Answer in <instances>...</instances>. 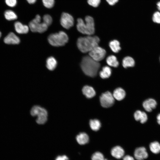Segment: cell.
<instances>
[{
	"mask_svg": "<svg viewBox=\"0 0 160 160\" xmlns=\"http://www.w3.org/2000/svg\"><path fill=\"white\" fill-rule=\"evenodd\" d=\"M100 41V39L97 36L87 35L79 38L77 40V45L81 52L86 53L89 52L98 46Z\"/></svg>",
	"mask_w": 160,
	"mask_h": 160,
	"instance_id": "1",
	"label": "cell"
},
{
	"mask_svg": "<svg viewBox=\"0 0 160 160\" xmlns=\"http://www.w3.org/2000/svg\"><path fill=\"white\" fill-rule=\"evenodd\" d=\"M80 65L86 75L93 77L97 75L100 65L99 62L95 60L89 56H86L83 57Z\"/></svg>",
	"mask_w": 160,
	"mask_h": 160,
	"instance_id": "2",
	"label": "cell"
},
{
	"mask_svg": "<svg viewBox=\"0 0 160 160\" xmlns=\"http://www.w3.org/2000/svg\"><path fill=\"white\" fill-rule=\"evenodd\" d=\"M76 28L80 33L87 35H93L95 32V23L92 17L87 16L85 18V21L81 18L77 20Z\"/></svg>",
	"mask_w": 160,
	"mask_h": 160,
	"instance_id": "3",
	"label": "cell"
},
{
	"mask_svg": "<svg viewBox=\"0 0 160 160\" xmlns=\"http://www.w3.org/2000/svg\"><path fill=\"white\" fill-rule=\"evenodd\" d=\"M68 35L65 32L62 31L51 34L48 37L49 43L54 47L64 46L68 42Z\"/></svg>",
	"mask_w": 160,
	"mask_h": 160,
	"instance_id": "4",
	"label": "cell"
},
{
	"mask_svg": "<svg viewBox=\"0 0 160 160\" xmlns=\"http://www.w3.org/2000/svg\"><path fill=\"white\" fill-rule=\"evenodd\" d=\"M101 106L105 108L112 106L114 103V98L113 95L109 91H107L102 94L100 97Z\"/></svg>",
	"mask_w": 160,
	"mask_h": 160,
	"instance_id": "5",
	"label": "cell"
},
{
	"mask_svg": "<svg viewBox=\"0 0 160 160\" xmlns=\"http://www.w3.org/2000/svg\"><path fill=\"white\" fill-rule=\"evenodd\" d=\"M106 54L105 50L98 46L89 52V56L95 60L99 62L105 57Z\"/></svg>",
	"mask_w": 160,
	"mask_h": 160,
	"instance_id": "6",
	"label": "cell"
},
{
	"mask_svg": "<svg viewBox=\"0 0 160 160\" xmlns=\"http://www.w3.org/2000/svg\"><path fill=\"white\" fill-rule=\"evenodd\" d=\"M60 21L62 26L67 29L72 27L74 23L73 17L70 14L66 12L62 13Z\"/></svg>",
	"mask_w": 160,
	"mask_h": 160,
	"instance_id": "7",
	"label": "cell"
},
{
	"mask_svg": "<svg viewBox=\"0 0 160 160\" xmlns=\"http://www.w3.org/2000/svg\"><path fill=\"white\" fill-rule=\"evenodd\" d=\"M41 17L37 15L35 18L31 21L29 24V27L31 31L38 32L41 25Z\"/></svg>",
	"mask_w": 160,
	"mask_h": 160,
	"instance_id": "8",
	"label": "cell"
},
{
	"mask_svg": "<svg viewBox=\"0 0 160 160\" xmlns=\"http://www.w3.org/2000/svg\"><path fill=\"white\" fill-rule=\"evenodd\" d=\"M134 156L135 159L137 160H143L148 158V153L145 147H140L135 149Z\"/></svg>",
	"mask_w": 160,
	"mask_h": 160,
	"instance_id": "9",
	"label": "cell"
},
{
	"mask_svg": "<svg viewBox=\"0 0 160 160\" xmlns=\"http://www.w3.org/2000/svg\"><path fill=\"white\" fill-rule=\"evenodd\" d=\"M31 115L33 116L39 117L44 116H47L48 113L46 109L39 105H35L31 109L30 111Z\"/></svg>",
	"mask_w": 160,
	"mask_h": 160,
	"instance_id": "10",
	"label": "cell"
},
{
	"mask_svg": "<svg viewBox=\"0 0 160 160\" xmlns=\"http://www.w3.org/2000/svg\"><path fill=\"white\" fill-rule=\"evenodd\" d=\"M157 105L156 101L152 98L147 99L144 100L143 103L142 105L144 109L148 112H151L155 109Z\"/></svg>",
	"mask_w": 160,
	"mask_h": 160,
	"instance_id": "11",
	"label": "cell"
},
{
	"mask_svg": "<svg viewBox=\"0 0 160 160\" xmlns=\"http://www.w3.org/2000/svg\"><path fill=\"white\" fill-rule=\"evenodd\" d=\"M4 41L7 44H16L20 43V39L14 33L10 32L4 38Z\"/></svg>",
	"mask_w": 160,
	"mask_h": 160,
	"instance_id": "12",
	"label": "cell"
},
{
	"mask_svg": "<svg viewBox=\"0 0 160 160\" xmlns=\"http://www.w3.org/2000/svg\"><path fill=\"white\" fill-rule=\"evenodd\" d=\"M111 153L113 157L119 159L124 156L125 152L124 149L121 147L116 146L112 148Z\"/></svg>",
	"mask_w": 160,
	"mask_h": 160,
	"instance_id": "13",
	"label": "cell"
},
{
	"mask_svg": "<svg viewBox=\"0 0 160 160\" xmlns=\"http://www.w3.org/2000/svg\"><path fill=\"white\" fill-rule=\"evenodd\" d=\"M15 29L16 32L20 34L27 33L29 31V27L26 25L23 24L19 21L15 22L14 23Z\"/></svg>",
	"mask_w": 160,
	"mask_h": 160,
	"instance_id": "14",
	"label": "cell"
},
{
	"mask_svg": "<svg viewBox=\"0 0 160 160\" xmlns=\"http://www.w3.org/2000/svg\"><path fill=\"white\" fill-rule=\"evenodd\" d=\"M134 116L136 121H139L142 124L145 123L148 119V116L146 113L139 110L135 112Z\"/></svg>",
	"mask_w": 160,
	"mask_h": 160,
	"instance_id": "15",
	"label": "cell"
},
{
	"mask_svg": "<svg viewBox=\"0 0 160 160\" xmlns=\"http://www.w3.org/2000/svg\"><path fill=\"white\" fill-rule=\"evenodd\" d=\"M82 92L86 97L91 98L96 95V92L94 88L90 86L86 85L82 89Z\"/></svg>",
	"mask_w": 160,
	"mask_h": 160,
	"instance_id": "16",
	"label": "cell"
},
{
	"mask_svg": "<svg viewBox=\"0 0 160 160\" xmlns=\"http://www.w3.org/2000/svg\"><path fill=\"white\" fill-rule=\"evenodd\" d=\"M76 139L79 144L84 145L88 143L89 138V136L86 133L81 132L76 136Z\"/></svg>",
	"mask_w": 160,
	"mask_h": 160,
	"instance_id": "17",
	"label": "cell"
},
{
	"mask_svg": "<svg viewBox=\"0 0 160 160\" xmlns=\"http://www.w3.org/2000/svg\"><path fill=\"white\" fill-rule=\"evenodd\" d=\"M113 95L114 98L120 101L125 97L126 92L122 88L119 87L115 89Z\"/></svg>",
	"mask_w": 160,
	"mask_h": 160,
	"instance_id": "18",
	"label": "cell"
},
{
	"mask_svg": "<svg viewBox=\"0 0 160 160\" xmlns=\"http://www.w3.org/2000/svg\"><path fill=\"white\" fill-rule=\"evenodd\" d=\"M57 64L56 60L53 57H48L46 60V66L49 70H54L56 67Z\"/></svg>",
	"mask_w": 160,
	"mask_h": 160,
	"instance_id": "19",
	"label": "cell"
},
{
	"mask_svg": "<svg viewBox=\"0 0 160 160\" xmlns=\"http://www.w3.org/2000/svg\"><path fill=\"white\" fill-rule=\"evenodd\" d=\"M112 71L110 67L105 66L103 67L102 70L99 72L100 77L103 79L109 78L111 74Z\"/></svg>",
	"mask_w": 160,
	"mask_h": 160,
	"instance_id": "20",
	"label": "cell"
},
{
	"mask_svg": "<svg viewBox=\"0 0 160 160\" xmlns=\"http://www.w3.org/2000/svg\"><path fill=\"white\" fill-rule=\"evenodd\" d=\"M109 46L111 50L115 53H118L121 49L120 42L116 40L111 41L109 43Z\"/></svg>",
	"mask_w": 160,
	"mask_h": 160,
	"instance_id": "21",
	"label": "cell"
},
{
	"mask_svg": "<svg viewBox=\"0 0 160 160\" xmlns=\"http://www.w3.org/2000/svg\"><path fill=\"white\" fill-rule=\"evenodd\" d=\"M135 61L131 57L127 56L124 58L122 61V65L125 68L131 67L134 66Z\"/></svg>",
	"mask_w": 160,
	"mask_h": 160,
	"instance_id": "22",
	"label": "cell"
},
{
	"mask_svg": "<svg viewBox=\"0 0 160 160\" xmlns=\"http://www.w3.org/2000/svg\"><path fill=\"white\" fill-rule=\"evenodd\" d=\"M106 62L109 65L114 68L117 67L119 64L116 57L113 55L108 56L106 58Z\"/></svg>",
	"mask_w": 160,
	"mask_h": 160,
	"instance_id": "23",
	"label": "cell"
},
{
	"mask_svg": "<svg viewBox=\"0 0 160 160\" xmlns=\"http://www.w3.org/2000/svg\"><path fill=\"white\" fill-rule=\"evenodd\" d=\"M89 124L91 129L95 131L98 130L101 126L100 121L97 119L90 120L89 121Z\"/></svg>",
	"mask_w": 160,
	"mask_h": 160,
	"instance_id": "24",
	"label": "cell"
},
{
	"mask_svg": "<svg viewBox=\"0 0 160 160\" xmlns=\"http://www.w3.org/2000/svg\"><path fill=\"white\" fill-rule=\"evenodd\" d=\"M150 151L154 154H158L160 152V143L158 141L151 142L149 145Z\"/></svg>",
	"mask_w": 160,
	"mask_h": 160,
	"instance_id": "25",
	"label": "cell"
},
{
	"mask_svg": "<svg viewBox=\"0 0 160 160\" xmlns=\"http://www.w3.org/2000/svg\"><path fill=\"white\" fill-rule=\"evenodd\" d=\"M5 18L8 20H12L17 18V16L13 11L10 10H7L4 13Z\"/></svg>",
	"mask_w": 160,
	"mask_h": 160,
	"instance_id": "26",
	"label": "cell"
},
{
	"mask_svg": "<svg viewBox=\"0 0 160 160\" xmlns=\"http://www.w3.org/2000/svg\"><path fill=\"white\" fill-rule=\"evenodd\" d=\"M103 154L101 152L97 151L94 153L92 156V160H104Z\"/></svg>",
	"mask_w": 160,
	"mask_h": 160,
	"instance_id": "27",
	"label": "cell"
},
{
	"mask_svg": "<svg viewBox=\"0 0 160 160\" xmlns=\"http://www.w3.org/2000/svg\"><path fill=\"white\" fill-rule=\"evenodd\" d=\"M44 6L47 8H51L54 6L55 0H42Z\"/></svg>",
	"mask_w": 160,
	"mask_h": 160,
	"instance_id": "28",
	"label": "cell"
},
{
	"mask_svg": "<svg viewBox=\"0 0 160 160\" xmlns=\"http://www.w3.org/2000/svg\"><path fill=\"white\" fill-rule=\"evenodd\" d=\"M43 22L48 26L50 25L52 22L51 16L49 14L45 15L43 17Z\"/></svg>",
	"mask_w": 160,
	"mask_h": 160,
	"instance_id": "29",
	"label": "cell"
},
{
	"mask_svg": "<svg viewBox=\"0 0 160 160\" xmlns=\"http://www.w3.org/2000/svg\"><path fill=\"white\" fill-rule=\"evenodd\" d=\"M152 20L153 22L159 24H160V12H156L153 14L152 17Z\"/></svg>",
	"mask_w": 160,
	"mask_h": 160,
	"instance_id": "30",
	"label": "cell"
},
{
	"mask_svg": "<svg viewBox=\"0 0 160 160\" xmlns=\"http://www.w3.org/2000/svg\"><path fill=\"white\" fill-rule=\"evenodd\" d=\"M101 0H87L88 4L93 7H97L100 3Z\"/></svg>",
	"mask_w": 160,
	"mask_h": 160,
	"instance_id": "31",
	"label": "cell"
},
{
	"mask_svg": "<svg viewBox=\"0 0 160 160\" xmlns=\"http://www.w3.org/2000/svg\"><path fill=\"white\" fill-rule=\"evenodd\" d=\"M6 4L10 7H15L17 3V0H5Z\"/></svg>",
	"mask_w": 160,
	"mask_h": 160,
	"instance_id": "32",
	"label": "cell"
},
{
	"mask_svg": "<svg viewBox=\"0 0 160 160\" xmlns=\"http://www.w3.org/2000/svg\"><path fill=\"white\" fill-rule=\"evenodd\" d=\"M68 158L65 155L58 156L56 159L55 160H68Z\"/></svg>",
	"mask_w": 160,
	"mask_h": 160,
	"instance_id": "33",
	"label": "cell"
},
{
	"mask_svg": "<svg viewBox=\"0 0 160 160\" xmlns=\"http://www.w3.org/2000/svg\"><path fill=\"white\" fill-rule=\"evenodd\" d=\"M108 3L110 5H113L117 3L119 0H106Z\"/></svg>",
	"mask_w": 160,
	"mask_h": 160,
	"instance_id": "34",
	"label": "cell"
},
{
	"mask_svg": "<svg viewBox=\"0 0 160 160\" xmlns=\"http://www.w3.org/2000/svg\"><path fill=\"white\" fill-rule=\"evenodd\" d=\"M123 160H135L134 158L132 156L127 155L124 156L123 158Z\"/></svg>",
	"mask_w": 160,
	"mask_h": 160,
	"instance_id": "35",
	"label": "cell"
},
{
	"mask_svg": "<svg viewBox=\"0 0 160 160\" xmlns=\"http://www.w3.org/2000/svg\"><path fill=\"white\" fill-rule=\"evenodd\" d=\"M157 122L160 125V113L158 114L156 117Z\"/></svg>",
	"mask_w": 160,
	"mask_h": 160,
	"instance_id": "36",
	"label": "cell"
},
{
	"mask_svg": "<svg viewBox=\"0 0 160 160\" xmlns=\"http://www.w3.org/2000/svg\"><path fill=\"white\" fill-rule=\"evenodd\" d=\"M26 1L29 4H32L35 3L36 0H26Z\"/></svg>",
	"mask_w": 160,
	"mask_h": 160,
	"instance_id": "37",
	"label": "cell"
},
{
	"mask_svg": "<svg viewBox=\"0 0 160 160\" xmlns=\"http://www.w3.org/2000/svg\"><path fill=\"white\" fill-rule=\"evenodd\" d=\"M158 10L160 11V1L158 2L156 4Z\"/></svg>",
	"mask_w": 160,
	"mask_h": 160,
	"instance_id": "38",
	"label": "cell"
},
{
	"mask_svg": "<svg viewBox=\"0 0 160 160\" xmlns=\"http://www.w3.org/2000/svg\"><path fill=\"white\" fill-rule=\"evenodd\" d=\"M1 32L0 31V38H1Z\"/></svg>",
	"mask_w": 160,
	"mask_h": 160,
	"instance_id": "39",
	"label": "cell"
},
{
	"mask_svg": "<svg viewBox=\"0 0 160 160\" xmlns=\"http://www.w3.org/2000/svg\"><path fill=\"white\" fill-rule=\"evenodd\" d=\"M104 160H108L106 159H104Z\"/></svg>",
	"mask_w": 160,
	"mask_h": 160,
	"instance_id": "40",
	"label": "cell"
},
{
	"mask_svg": "<svg viewBox=\"0 0 160 160\" xmlns=\"http://www.w3.org/2000/svg\"></svg>",
	"mask_w": 160,
	"mask_h": 160,
	"instance_id": "41",
	"label": "cell"
}]
</instances>
